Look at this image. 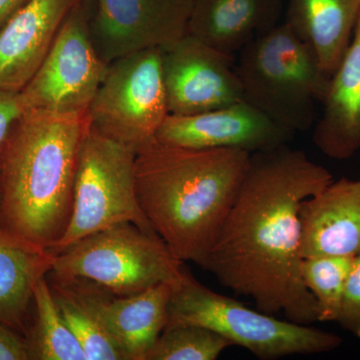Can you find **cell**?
Wrapping results in <instances>:
<instances>
[{
    "label": "cell",
    "mask_w": 360,
    "mask_h": 360,
    "mask_svg": "<svg viewBox=\"0 0 360 360\" xmlns=\"http://www.w3.org/2000/svg\"><path fill=\"white\" fill-rule=\"evenodd\" d=\"M333 181L326 167L288 144L251 153L236 200L201 267L257 309L319 321L302 276L303 201Z\"/></svg>",
    "instance_id": "6da1fadb"
},
{
    "label": "cell",
    "mask_w": 360,
    "mask_h": 360,
    "mask_svg": "<svg viewBox=\"0 0 360 360\" xmlns=\"http://www.w3.org/2000/svg\"><path fill=\"white\" fill-rule=\"evenodd\" d=\"M251 153L155 141L137 151L142 212L177 259L202 265L236 200Z\"/></svg>",
    "instance_id": "7a4b0ae2"
},
{
    "label": "cell",
    "mask_w": 360,
    "mask_h": 360,
    "mask_svg": "<svg viewBox=\"0 0 360 360\" xmlns=\"http://www.w3.org/2000/svg\"><path fill=\"white\" fill-rule=\"evenodd\" d=\"M87 115L25 110L0 148V229L51 251L70 224Z\"/></svg>",
    "instance_id": "3957f363"
},
{
    "label": "cell",
    "mask_w": 360,
    "mask_h": 360,
    "mask_svg": "<svg viewBox=\"0 0 360 360\" xmlns=\"http://www.w3.org/2000/svg\"><path fill=\"white\" fill-rule=\"evenodd\" d=\"M234 68L246 103L292 134L314 127L331 75L285 22L245 45Z\"/></svg>",
    "instance_id": "277c9868"
},
{
    "label": "cell",
    "mask_w": 360,
    "mask_h": 360,
    "mask_svg": "<svg viewBox=\"0 0 360 360\" xmlns=\"http://www.w3.org/2000/svg\"><path fill=\"white\" fill-rule=\"evenodd\" d=\"M196 324L219 333L232 345L245 348L257 359L323 354L338 349L342 338L312 326L283 321L219 295L186 270L172 286L167 326Z\"/></svg>",
    "instance_id": "5b68a950"
},
{
    "label": "cell",
    "mask_w": 360,
    "mask_h": 360,
    "mask_svg": "<svg viewBox=\"0 0 360 360\" xmlns=\"http://www.w3.org/2000/svg\"><path fill=\"white\" fill-rule=\"evenodd\" d=\"M184 271V262L155 232L124 222L85 236L56 255L51 274L86 279L112 295L129 296L158 284L174 285Z\"/></svg>",
    "instance_id": "8992f818"
},
{
    "label": "cell",
    "mask_w": 360,
    "mask_h": 360,
    "mask_svg": "<svg viewBox=\"0 0 360 360\" xmlns=\"http://www.w3.org/2000/svg\"><path fill=\"white\" fill-rule=\"evenodd\" d=\"M135 158L134 149L89 123L78 153L70 224L51 250L54 255L85 236L124 222L155 232L137 201Z\"/></svg>",
    "instance_id": "52a82bcc"
},
{
    "label": "cell",
    "mask_w": 360,
    "mask_h": 360,
    "mask_svg": "<svg viewBox=\"0 0 360 360\" xmlns=\"http://www.w3.org/2000/svg\"><path fill=\"white\" fill-rule=\"evenodd\" d=\"M87 115L92 127L135 153L155 142L169 115L162 49L134 52L110 63Z\"/></svg>",
    "instance_id": "ba28073f"
},
{
    "label": "cell",
    "mask_w": 360,
    "mask_h": 360,
    "mask_svg": "<svg viewBox=\"0 0 360 360\" xmlns=\"http://www.w3.org/2000/svg\"><path fill=\"white\" fill-rule=\"evenodd\" d=\"M108 68L90 37L89 8L78 0L44 63L20 92L23 108L87 115Z\"/></svg>",
    "instance_id": "9c48e42d"
},
{
    "label": "cell",
    "mask_w": 360,
    "mask_h": 360,
    "mask_svg": "<svg viewBox=\"0 0 360 360\" xmlns=\"http://www.w3.org/2000/svg\"><path fill=\"white\" fill-rule=\"evenodd\" d=\"M194 0H94L92 44L108 65L134 52L165 49L187 34Z\"/></svg>",
    "instance_id": "30bf717a"
},
{
    "label": "cell",
    "mask_w": 360,
    "mask_h": 360,
    "mask_svg": "<svg viewBox=\"0 0 360 360\" xmlns=\"http://www.w3.org/2000/svg\"><path fill=\"white\" fill-rule=\"evenodd\" d=\"M233 56L184 35L162 49V71L169 115L205 112L243 101Z\"/></svg>",
    "instance_id": "8fae6325"
},
{
    "label": "cell",
    "mask_w": 360,
    "mask_h": 360,
    "mask_svg": "<svg viewBox=\"0 0 360 360\" xmlns=\"http://www.w3.org/2000/svg\"><path fill=\"white\" fill-rule=\"evenodd\" d=\"M295 134L245 101L191 115H169L156 141L194 149H238L255 153L288 144Z\"/></svg>",
    "instance_id": "7c38bea8"
},
{
    "label": "cell",
    "mask_w": 360,
    "mask_h": 360,
    "mask_svg": "<svg viewBox=\"0 0 360 360\" xmlns=\"http://www.w3.org/2000/svg\"><path fill=\"white\" fill-rule=\"evenodd\" d=\"M56 277L98 319L125 360L146 359L167 326L172 284H158L137 295L117 296L86 279Z\"/></svg>",
    "instance_id": "4fadbf2b"
},
{
    "label": "cell",
    "mask_w": 360,
    "mask_h": 360,
    "mask_svg": "<svg viewBox=\"0 0 360 360\" xmlns=\"http://www.w3.org/2000/svg\"><path fill=\"white\" fill-rule=\"evenodd\" d=\"M78 0H28L0 27V89L20 92Z\"/></svg>",
    "instance_id": "5bb4252c"
},
{
    "label": "cell",
    "mask_w": 360,
    "mask_h": 360,
    "mask_svg": "<svg viewBox=\"0 0 360 360\" xmlns=\"http://www.w3.org/2000/svg\"><path fill=\"white\" fill-rule=\"evenodd\" d=\"M302 255H360V179L333 180L303 201Z\"/></svg>",
    "instance_id": "9a60e30c"
},
{
    "label": "cell",
    "mask_w": 360,
    "mask_h": 360,
    "mask_svg": "<svg viewBox=\"0 0 360 360\" xmlns=\"http://www.w3.org/2000/svg\"><path fill=\"white\" fill-rule=\"evenodd\" d=\"M322 104L312 141L328 158L348 160L360 149V16Z\"/></svg>",
    "instance_id": "2e32d148"
},
{
    "label": "cell",
    "mask_w": 360,
    "mask_h": 360,
    "mask_svg": "<svg viewBox=\"0 0 360 360\" xmlns=\"http://www.w3.org/2000/svg\"><path fill=\"white\" fill-rule=\"evenodd\" d=\"M284 0H194L187 33L233 56L278 25Z\"/></svg>",
    "instance_id": "e0dca14e"
},
{
    "label": "cell",
    "mask_w": 360,
    "mask_h": 360,
    "mask_svg": "<svg viewBox=\"0 0 360 360\" xmlns=\"http://www.w3.org/2000/svg\"><path fill=\"white\" fill-rule=\"evenodd\" d=\"M359 16L360 0H288L284 22L333 75L352 42Z\"/></svg>",
    "instance_id": "ac0fdd59"
},
{
    "label": "cell",
    "mask_w": 360,
    "mask_h": 360,
    "mask_svg": "<svg viewBox=\"0 0 360 360\" xmlns=\"http://www.w3.org/2000/svg\"><path fill=\"white\" fill-rule=\"evenodd\" d=\"M54 257L0 229V322L21 335H28L35 285L51 271Z\"/></svg>",
    "instance_id": "d6986e66"
},
{
    "label": "cell",
    "mask_w": 360,
    "mask_h": 360,
    "mask_svg": "<svg viewBox=\"0 0 360 360\" xmlns=\"http://www.w3.org/2000/svg\"><path fill=\"white\" fill-rule=\"evenodd\" d=\"M46 276L37 283L33 293L35 319L27 340L30 356L37 360H86L54 302Z\"/></svg>",
    "instance_id": "ffe728a7"
},
{
    "label": "cell",
    "mask_w": 360,
    "mask_h": 360,
    "mask_svg": "<svg viewBox=\"0 0 360 360\" xmlns=\"http://www.w3.org/2000/svg\"><path fill=\"white\" fill-rule=\"evenodd\" d=\"M47 283L68 328L84 350L86 360H125L98 319L58 277L49 274Z\"/></svg>",
    "instance_id": "44dd1931"
},
{
    "label": "cell",
    "mask_w": 360,
    "mask_h": 360,
    "mask_svg": "<svg viewBox=\"0 0 360 360\" xmlns=\"http://www.w3.org/2000/svg\"><path fill=\"white\" fill-rule=\"evenodd\" d=\"M354 262V257L341 255L303 258V283L316 302L319 321H338Z\"/></svg>",
    "instance_id": "7402d4cb"
},
{
    "label": "cell",
    "mask_w": 360,
    "mask_h": 360,
    "mask_svg": "<svg viewBox=\"0 0 360 360\" xmlns=\"http://www.w3.org/2000/svg\"><path fill=\"white\" fill-rule=\"evenodd\" d=\"M231 341L196 324L167 326L146 360H217Z\"/></svg>",
    "instance_id": "603a6c76"
},
{
    "label": "cell",
    "mask_w": 360,
    "mask_h": 360,
    "mask_svg": "<svg viewBox=\"0 0 360 360\" xmlns=\"http://www.w3.org/2000/svg\"><path fill=\"white\" fill-rule=\"evenodd\" d=\"M336 322L348 333L360 338V255L354 257Z\"/></svg>",
    "instance_id": "cb8c5ba5"
},
{
    "label": "cell",
    "mask_w": 360,
    "mask_h": 360,
    "mask_svg": "<svg viewBox=\"0 0 360 360\" xmlns=\"http://www.w3.org/2000/svg\"><path fill=\"white\" fill-rule=\"evenodd\" d=\"M28 359H32V356L27 340L0 322V360Z\"/></svg>",
    "instance_id": "d4e9b609"
},
{
    "label": "cell",
    "mask_w": 360,
    "mask_h": 360,
    "mask_svg": "<svg viewBox=\"0 0 360 360\" xmlns=\"http://www.w3.org/2000/svg\"><path fill=\"white\" fill-rule=\"evenodd\" d=\"M25 111L20 92L0 89V148L13 123Z\"/></svg>",
    "instance_id": "484cf974"
},
{
    "label": "cell",
    "mask_w": 360,
    "mask_h": 360,
    "mask_svg": "<svg viewBox=\"0 0 360 360\" xmlns=\"http://www.w3.org/2000/svg\"><path fill=\"white\" fill-rule=\"evenodd\" d=\"M28 0H0V27Z\"/></svg>",
    "instance_id": "4316f807"
},
{
    "label": "cell",
    "mask_w": 360,
    "mask_h": 360,
    "mask_svg": "<svg viewBox=\"0 0 360 360\" xmlns=\"http://www.w3.org/2000/svg\"><path fill=\"white\" fill-rule=\"evenodd\" d=\"M82 2L85 4V6H87V8H89V6H91L92 2H94V0H82Z\"/></svg>",
    "instance_id": "83f0119b"
}]
</instances>
